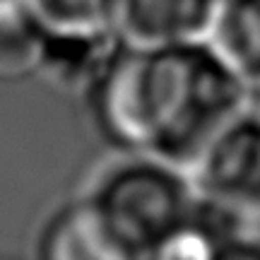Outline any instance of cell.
<instances>
[{
  "instance_id": "3957f363",
  "label": "cell",
  "mask_w": 260,
  "mask_h": 260,
  "mask_svg": "<svg viewBox=\"0 0 260 260\" xmlns=\"http://www.w3.org/2000/svg\"><path fill=\"white\" fill-rule=\"evenodd\" d=\"M198 193L243 217L260 214V111L241 109L190 164Z\"/></svg>"
},
{
  "instance_id": "6da1fadb",
  "label": "cell",
  "mask_w": 260,
  "mask_h": 260,
  "mask_svg": "<svg viewBox=\"0 0 260 260\" xmlns=\"http://www.w3.org/2000/svg\"><path fill=\"white\" fill-rule=\"evenodd\" d=\"M248 82L207 37L135 44L123 37L82 87L94 133L118 154H154L190 169L246 109Z\"/></svg>"
},
{
  "instance_id": "8992f818",
  "label": "cell",
  "mask_w": 260,
  "mask_h": 260,
  "mask_svg": "<svg viewBox=\"0 0 260 260\" xmlns=\"http://www.w3.org/2000/svg\"><path fill=\"white\" fill-rule=\"evenodd\" d=\"M123 41L121 29L99 31H51L41 29V44L37 56V73L65 89L82 87Z\"/></svg>"
},
{
  "instance_id": "277c9868",
  "label": "cell",
  "mask_w": 260,
  "mask_h": 260,
  "mask_svg": "<svg viewBox=\"0 0 260 260\" xmlns=\"http://www.w3.org/2000/svg\"><path fill=\"white\" fill-rule=\"evenodd\" d=\"M34 260H135L106 232L89 200L80 195L41 224Z\"/></svg>"
},
{
  "instance_id": "8fae6325",
  "label": "cell",
  "mask_w": 260,
  "mask_h": 260,
  "mask_svg": "<svg viewBox=\"0 0 260 260\" xmlns=\"http://www.w3.org/2000/svg\"><path fill=\"white\" fill-rule=\"evenodd\" d=\"M212 260H260V234L246 226L217 243Z\"/></svg>"
},
{
  "instance_id": "9c48e42d",
  "label": "cell",
  "mask_w": 260,
  "mask_h": 260,
  "mask_svg": "<svg viewBox=\"0 0 260 260\" xmlns=\"http://www.w3.org/2000/svg\"><path fill=\"white\" fill-rule=\"evenodd\" d=\"M232 234H236V229H232L214 210L200 203L195 193L188 222L138 260H212L217 243Z\"/></svg>"
},
{
  "instance_id": "7a4b0ae2",
  "label": "cell",
  "mask_w": 260,
  "mask_h": 260,
  "mask_svg": "<svg viewBox=\"0 0 260 260\" xmlns=\"http://www.w3.org/2000/svg\"><path fill=\"white\" fill-rule=\"evenodd\" d=\"M195 193L186 167L154 154H121L99 171L84 198L116 243L138 260L188 222Z\"/></svg>"
},
{
  "instance_id": "5b68a950",
  "label": "cell",
  "mask_w": 260,
  "mask_h": 260,
  "mask_svg": "<svg viewBox=\"0 0 260 260\" xmlns=\"http://www.w3.org/2000/svg\"><path fill=\"white\" fill-rule=\"evenodd\" d=\"M217 0H118V29L135 44L207 37Z\"/></svg>"
},
{
  "instance_id": "30bf717a",
  "label": "cell",
  "mask_w": 260,
  "mask_h": 260,
  "mask_svg": "<svg viewBox=\"0 0 260 260\" xmlns=\"http://www.w3.org/2000/svg\"><path fill=\"white\" fill-rule=\"evenodd\" d=\"M41 29L99 31L118 29V0H27Z\"/></svg>"
},
{
  "instance_id": "52a82bcc",
  "label": "cell",
  "mask_w": 260,
  "mask_h": 260,
  "mask_svg": "<svg viewBox=\"0 0 260 260\" xmlns=\"http://www.w3.org/2000/svg\"><path fill=\"white\" fill-rule=\"evenodd\" d=\"M207 39L246 82H260V0H217Z\"/></svg>"
},
{
  "instance_id": "ba28073f",
  "label": "cell",
  "mask_w": 260,
  "mask_h": 260,
  "mask_svg": "<svg viewBox=\"0 0 260 260\" xmlns=\"http://www.w3.org/2000/svg\"><path fill=\"white\" fill-rule=\"evenodd\" d=\"M41 24L27 0H0V77L37 70Z\"/></svg>"
}]
</instances>
